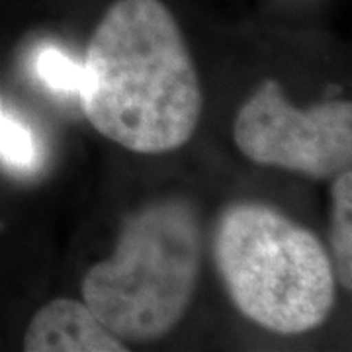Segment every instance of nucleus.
<instances>
[{
  "instance_id": "obj_1",
  "label": "nucleus",
  "mask_w": 352,
  "mask_h": 352,
  "mask_svg": "<svg viewBox=\"0 0 352 352\" xmlns=\"http://www.w3.org/2000/svg\"><path fill=\"white\" fill-rule=\"evenodd\" d=\"M82 67V112L127 151H176L200 126L198 69L161 0H116L88 41Z\"/></svg>"
},
{
  "instance_id": "obj_2",
  "label": "nucleus",
  "mask_w": 352,
  "mask_h": 352,
  "mask_svg": "<svg viewBox=\"0 0 352 352\" xmlns=\"http://www.w3.org/2000/svg\"><path fill=\"white\" fill-rule=\"evenodd\" d=\"M214 261L231 303L270 333H309L333 314L337 276L325 245L268 204L237 201L223 210Z\"/></svg>"
},
{
  "instance_id": "obj_3",
  "label": "nucleus",
  "mask_w": 352,
  "mask_h": 352,
  "mask_svg": "<svg viewBox=\"0 0 352 352\" xmlns=\"http://www.w3.org/2000/svg\"><path fill=\"white\" fill-rule=\"evenodd\" d=\"M204 231L186 200L155 201L129 215L113 252L82 278V302L124 342L163 339L198 288Z\"/></svg>"
},
{
  "instance_id": "obj_4",
  "label": "nucleus",
  "mask_w": 352,
  "mask_h": 352,
  "mask_svg": "<svg viewBox=\"0 0 352 352\" xmlns=\"http://www.w3.org/2000/svg\"><path fill=\"white\" fill-rule=\"evenodd\" d=\"M233 141L249 161L329 180L352 163V104L296 108L276 80H263L239 108Z\"/></svg>"
},
{
  "instance_id": "obj_5",
  "label": "nucleus",
  "mask_w": 352,
  "mask_h": 352,
  "mask_svg": "<svg viewBox=\"0 0 352 352\" xmlns=\"http://www.w3.org/2000/svg\"><path fill=\"white\" fill-rule=\"evenodd\" d=\"M110 329L85 302L57 298L39 307L24 335L25 352H124Z\"/></svg>"
},
{
  "instance_id": "obj_6",
  "label": "nucleus",
  "mask_w": 352,
  "mask_h": 352,
  "mask_svg": "<svg viewBox=\"0 0 352 352\" xmlns=\"http://www.w3.org/2000/svg\"><path fill=\"white\" fill-rule=\"evenodd\" d=\"M331 261L335 276L346 292L352 289V170L331 178Z\"/></svg>"
},
{
  "instance_id": "obj_7",
  "label": "nucleus",
  "mask_w": 352,
  "mask_h": 352,
  "mask_svg": "<svg viewBox=\"0 0 352 352\" xmlns=\"http://www.w3.org/2000/svg\"><path fill=\"white\" fill-rule=\"evenodd\" d=\"M36 71L45 87L55 92L78 94L85 80V67L76 63L73 57L55 47H45L39 51L36 59Z\"/></svg>"
},
{
  "instance_id": "obj_8",
  "label": "nucleus",
  "mask_w": 352,
  "mask_h": 352,
  "mask_svg": "<svg viewBox=\"0 0 352 352\" xmlns=\"http://www.w3.org/2000/svg\"><path fill=\"white\" fill-rule=\"evenodd\" d=\"M0 159L14 168H34L39 159L32 129L4 110H0Z\"/></svg>"
},
{
  "instance_id": "obj_9",
  "label": "nucleus",
  "mask_w": 352,
  "mask_h": 352,
  "mask_svg": "<svg viewBox=\"0 0 352 352\" xmlns=\"http://www.w3.org/2000/svg\"><path fill=\"white\" fill-rule=\"evenodd\" d=\"M0 110H2V96H0Z\"/></svg>"
}]
</instances>
